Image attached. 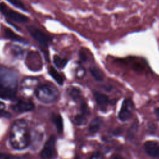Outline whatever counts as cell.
I'll return each instance as SVG.
<instances>
[{
	"mask_svg": "<svg viewBox=\"0 0 159 159\" xmlns=\"http://www.w3.org/2000/svg\"><path fill=\"white\" fill-rule=\"evenodd\" d=\"M10 142L12 146L18 150L28 146L30 142V135L25 120L19 119L14 122L10 132Z\"/></svg>",
	"mask_w": 159,
	"mask_h": 159,
	"instance_id": "6da1fadb",
	"label": "cell"
},
{
	"mask_svg": "<svg viewBox=\"0 0 159 159\" xmlns=\"http://www.w3.org/2000/svg\"><path fill=\"white\" fill-rule=\"evenodd\" d=\"M17 89V77L12 71L7 69L0 70V98L12 99Z\"/></svg>",
	"mask_w": 159,
	"mask_h": 159,
	"instance_id": "7a4b0ae2",
	"label": "cell"
},
{
	"mask_svg": "<svg viewBox=\"0 0 159 159\" xmlns=\"http://www.w3.org/2000/svg\"><path fill=\"white\" fill-rule=\"evenodd\" d=\"M37 99L43 103H52L57 100L59 91L55 85L51 83H43L38 86L35 91Z\"/></svg>",
	"mask_w": 159,
	"mask_h": 159,
	"instance_id": "3957f363",
	"label": "cell"
},
{
	"mask_svg": "<svg viewBox=\"0 0 159 159\" xmlns=\"http://www.w3.org/2000/svg\"><path fill=\"white\" fill-rule=\"evenodd\" d=\"M0 11L4 16L15 22L26 23L29 21L27 16L11 9L2 2L0 3Z\"/></svg>",
	"mask_w": 159,
	"mask_h": 159,
	"instance_id": "277c9868",
	"label": "cell"
},
{
	"mask_svg": "<svg viewBox=\"0 0 159 159\" xmlns=\"http://www.w3.org/2000/svg\"><path fill=\"white\" fill-rule=\"evenodd\" d=\"M27 30L32 38L42 46L47 47L50 43L52 41L51 37L38 28L29 25L27 27Z\"/></svg>",
	"mask_w": 159,
	"mask_h": 159,
	"instance_id": "5b68a950",
	"label": "cell"
},
{
	"mask_svg": "<svg viewBox=\"0 0 159 159\" xmlns=\"http://www.w3.org/2000/svg\"><path fill=\"white\" fill-rule=\"evenodd\" d=\"M55 137L51 136L45 143L41 152L42 159H52L55 155Z\"/></svg>",
	"mask_w": 159,
	"mask_h": 159,
	"instance_id": "8992f818",
	"label": "cell"
},
{
	"mask_svg": "<svg viewBox=\"0 0 159 159\" xmlns=\"http://www.w3.org/2000/svg\"><path fill=\"white\" fill-rule=\"evenodd\" d=\"M133 108V104L131 100L125 99L124 100L120 112H119V118L122 121L129 120L132 117V110Z\"/></svg>",
	"mask_w": 159,
	"mask_h": 159,
	"instance_id": "52a82bcc",
	"label": "cell"
},
{
	"mask_svg": "<svg viewBox=\"0 0 159 159\" xmlns=\"http://www.w3.org/2000/svg\"><path fill=\"white\" fill-rule=\"evenodd\" d=\"M12 108L16 112H24L32 111L34 108V104L29 101L19 100L12 106Z\"/></svg>",
	"mask_w": 159,
	"mask_h": 159,
	"instance_id": "ba28073f",
	"label": "cell"
},
{
	"mask_svg": "<svg viewBox=\"0 0 159 159\" xmlns=\"http://www.w3.org/2000/svg\"><path fill=\"white\" fill-rule=\"evenodd\" d=\"M145 152L150 156L159 157V145L154 141H147L144 143Z\"/></svg>",
	"mask_w": 159,
	"mask_h": 159,
	"instance_id": "9c48e42d",
	"label": "cell"
},
{
	"mask_svg": "<svg viewBox=\"0 0 159 159\" xmlns=\"http://www.w3.org/2000/svg\"><path fill=\"white\" fill-rule=\"evenodd\" d=\"M94 97L96 100V103L101 107H106L109 103V98L108 97L102 93L99 92H95L94 93Z\"/></svg>",
	"mask_w": 159,
	"mask_h": 159,
	"instance_id": "30bf717a",
	"label": "cell"
},
{
	"mask_svg": "<svg viewBox=\"0 0 159 159\" xmlns=\"http://www.w3.org/2000/svg\"><path fill=\"white\" fill-rule=\"evenodd\" d=\"M4 34L6 35V37L8 38L9 39H11L13 41H16V42H19L20 43H27V40L25 39H24L21 36L19 35L18 34H16L14 31H12L9 28L5 29Z\"/></svg>",
	"mask_w": 159,
	"mask_h": 159,
	"instance_id": "8fae6325",
	"label": "cell"
},
{
	"mask_svg": "<svg viewBox=\"0 0 159 159\" xmlns=\"http://www.w3.org/2000/svg\"><path fill=\"white\" fill-rule=\"evenodd\" d=\"M48 74L52 76V78L60 85H63L64 83L65 78L53 66H49L48 69Z\"/></svg>",
	"mask_w": 159,
	"mask_h": 159,
	"instance_id": "7c38bea8",
	"label": "cell"
},
{
	"mask_svg": "<svg viewBox=\"0 0 159 159\" xmlns=\"http://www.w3.org/2000/svg\"><path fill=\"white\" fill-rule=\"evenodd\" d=\"M53 61L54 65L60 69H63L68 63V60L62 58L58 55H54L53 57Z\"/></svg>",
	"mask_w": 159,
	"mask_h": 159,
	"instance_id": "4fadbf2b",
	"label": "cell"
},
{
	"mask_svg": "<svg viewBox=\"0 0 159 159\" xmlns=\"http://www.w3.org/2000/svg\"><path fill=\"white\" fill-rule=\"evenodd\" d=\"M89 72L92 76L98 81H102L103 80V74L102 71L96 66H93L89 68Z\"/></svg>",
	"mask_w": 159,
	"mask_h": 159,
	"instance_id": "5bb4252c",
	"label": "cell"
},
{
	"mask_svg": "<svg viewBox=\"0 0 159 159\" xmlns=\"http://www.w3.org/2000/svg\"><path fill=\"white\" fill-rule=\"evenodd\" d=\"M101 119L99 117H97L93 119L89 127V130L91 133L97 132L101 126Z\"/></svg>",
	"mask_w": 159,
	"mask_h": 159,
	"instance_id": "9a60e30c",
	"label": "cell"
},
{
	"mask_svg": "<svg viewBox=\"0 0 159 159\" xmlns=\"http://www.w3.org/2000/svg\"><path fill=\"white\" fill-rule=\"evenodd\" d=\"M67 91L70 97L74 100L78 99L81 96V91L78 88L70 87L68 89Z\"/></svg>",
	"mask_w": 159,
	"mask_h": 159,
	"instance_id": "2e32d148",
	"label": "cell"
},
{
	"mask_svg": "<svg viewBox=\"0 0 159 159\" xmlns=\"http://www.w3.org/2000/svg\"><path fill=\"white\" fill-rule=\"evenodd\" d=\"M54 123L55 124L58 133H61L63 132V120L60 115H57L54 119Z\"/></svg>",
	"mask_w": 159,
	"mask_h": 159,
	"instance_id": "e0dca14e",
	"label": "cell"
},
{
	"mask_svg": "<svg viewBox=\"0 0 159 159\" xmlns=\"http://www.w3.org/2000/svg\"><path fill=\"white\" fill-rule=\"evenodd\" d=\"M73 122L76 125H82L86 124L87 120L83 115H77L75 117Z\"/></svg>",
	"mask_w": 159,
	"mask_h": 159,
	"instance_id": "ac0fdd59",
	"label": "cell"
},
{
	"mask_svg": "<svg viewBox=\"0 0 159 159\" xmlns=\"http://www.w3.org/2000/svg\"><path fill=\"white\" fill-rule=\"evenodd\" d=\"M9 2H10L11 4H12L14 6L22 10V11H27V9L24 4L23 2L21 0H6Z\"/></svg>",
	"mask_w": 159,
	"mask_h": 159,
	"instance_id": "d6986e66",
	"label": "cell"
},
{
	"mask_svg": "<svg viewBox=\"0 0 159 159\" xmlns=\"http://www.w3.org/2000/svg\"><path fill=\"white\" fill-rule=\"evenodd\" d=\"M0 159H22V158L14 155H10V154L0 153Z\"/></svg>",
	"mask_w": 159,
	"mask_h": 159,
	"instance_id": "ffe728a7",
	"label": "cell"
},
{
	"mask_svg": "<svg viewBox=\"0 0 159 159\" xmlns=\"http://www.w3.org/2000/svg\"><path fill=\"white\" fill-rule=\"evenodd\" d=\"M90 159H104V157L101 153L99 152H96L91 155V156L90 157Z\"/></svg>",
	"mask_w": 159,
	"mask_h": 159,
	"instance_id": "44dd1931",
	"label": "cell"
},
{
	"mask_svg": "<svg viewBox=\"0 0 159 159\" xmlns=\"http://www.w3.org/2000/svg\"><path fill=\"white\" fill-rule=\"evenodd\" d=\"M76 73V76L78 78H83V76L85 74V71L83 68L80 67L77 69Z\"/></svg>",
	"mask_w": 159,
	"mask_h": 159,
	"instance_id": "7402d4cb",
	"label": "cell"
},
{
	"mask_svg": "<svg viewBox=\"0 0 159 159\" xmlns=\"http://www.w3.org/2000/svg\"><path fill=\"white\" fill-rule=\"evenodd\" d=\"M79 57H80V59L81 61H82V62H84L87 60V55L85 53V52L83 51L80 52Z\"/></svg>",
	"mask_w": 159,
	"mask_h": 159,
	"instance_id": "603a6c76",
	"label": "cell"
},
{
	"mask_svg": "<svg viewBox=\"0 0 159 159\" xmlns=\"http://www.w3.org/2000/svg\"><path fill=\"white\" fill-rule=\"evenodd\" d=\"M88 106L87 104H86L85 102H82L81 104V109L83 113H86L88 111Z\"/></svg>",
	"mask_w": 159,
	"mask_h": 159,
	"instance_id": "cb8c5ba5",
	"label": "cell"
},
{
	"mask_svg": "<svg viewBox=\"0 0 159 159\" xmlns=\"http://www.w3.org/2000/svg\"><path fill=\"white\" fill-rule=\"evenodd\" d=\"M110 159H123L122 157H120V156L117 155H113Z\"/></svg>",
	"mask_w": 159,
	"mask_h": 159,
	"instance_id": "d4e9b609",
	"label": "cell"
},
{
	"mask_svg": "<svg viewBox=\"0 0 159 159\" xmlns=\"http://www.w3.org/2000/svg\"><path fill=\"white\" fill-rule=\"evenodd\" d=\"M4 108H5V104H4V103L0 101V111H3Z\"/></svg>",
	"mask_w": 159,
	"mask_h": 159,
	"instance_id": "484cf974",
	"label": "cell"
},
{
	"mask_svg": "<svg viewBox=\"0 0 159 159\" xmlns=\"http://www.w3.org/2000/svg\"><path fill=\"white\" fill-rule=\"evenodd\" d=\"M155 112L156 115H157L158 117H159V107H158V108H157V109H155Z\"/></svg>",
	"mask_w": 159,
	"mask_h": 159,
	"instance_id": "4316f807",
	"label": "cell"
}]
</instances>
